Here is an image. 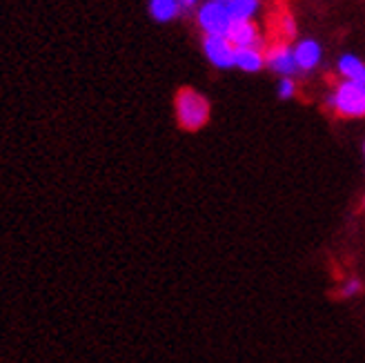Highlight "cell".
I'll return each instance as SVG.
<instances>
[{
  "instance_id": "1",
  "label": "cell",
  "mask_w": 365,
  "mask_h": 363,
  "mask_svg": "<svg viewBox=\"0 0 365 363\" xmlns=\"http://www.w3.org/2000/svg\"><path fill=\"white\" fill-rule=\"evenodd\" d=\"M176 107V121L182 130L187 132H196L200 127H205L210 121V101L198 94L192 87H182L176 94L174 101Z\"/></svg>"
},
{
  "instance_id": "2",
  "label": "cell",
  "mask_w": 365,
  "mask_h": 363,
  "mask_svg": "<svg viewBox=\"0 0 365 363\" xmlns=\"http://www.w3.org/2000/svg\"><path fill=\"white\" fill-rule=\"evenodd\" d=\"M327 107L343 118H363L365 116V85L341 81L334 92L327 96Z\"/></svg>"
},
{
  "instance_id": "3",
  "label": "cell",
  "mask_w": 365,
  "mask_h": 363,
  "mask_svg": "<svg viewBox=\"0 0 365 363\" xmlns=\"http://www.w3.org/2000/svg\"><path fill=\"white\" fill-rule=\"evenodd\" d=\"M196 21L205 36H227L234 23L227 5L221 0H205L196 11Z\"/></svg>"
},
{
  "instance_id": "4",
  "label": "cell",
  "mask_w": 365,
  "mask_h": 363,
  "mask_svg": "<svg viewBox=\"0 0 365 363\" xmlns=\"http://www.w3.org/2000/svg\"><path fill=\"white\" fill-rule=\"evenodd\" d=\"M265 67H269L279 76H294L299 71L294 61V47L287 45L285 41L269 45L265 51Z\"/></svg>"
},
{
  "instance_id": "5",
  "label": "cell",
  "mask_w": 365,
  "mask_h": 363,
  "mask_svg": "<svg viewBox=\"0 0 365 363\" xmlns=\"http://www.w3.org/2000/svg\"><path fill=\"white\" fill-rule=\"evenodd\" d=\"M203 51H205V58L214 67H218V69L234 67L236 49L227 41V36H205V39H203Z\"/></svg>"
},
{
  "instance_id": "6",
  "label": "cell",
  "mask_w": 365,
  "mask_h": 363,
  "mask_svg": "<svg viewBox=\"0 0 365 363\" xmlns=\"http://www.w3.org/2000/svg\"><path fill=\"white\" fill-rule=\"evenodd\" d=\"M227 41L234 49H261L263 34L254 21H234L227 31Z\"/></svg>"
},
{
  "instance_id": "7",
  "label": "cell",
  "mask_w": 365,
  "mask_h": 363,
  "mask_svg": "<svg viewBox=\"0 0 365 363\" xmlns=\"http://www.w3.org/2000/svg\"><path fill=\"white\" fill-rule=\"evenodd\" d=\"M294 61L299 71H314L323 61V49L317 41L305 39L294 45Z\"/></svg>"
},
{
  "instance_id": "8",
  "label": "cell",
  "mask_w": 365,
  "mask_h": 363,
  "mask_svg": "<svg viewBox=\"0 0 365 363\" xmlns=\"http://www.w3.org/2000/svg\"><path fill=\"white\" fill-rule=\"evenodd\" d=\"M336 69L343 76V81L365 85V63L361 58H356L354 53H343L336 63Z\"/></svg>"
},
{
  "instance_id": "9",
  "label": "cell",
  "mask_w": 365,
  "mask_h": 363,
  "mask_svg": "<svg viewBox=\"0 0 365 363\" xmlns=\"http://www.w3.org/2000/svg\"><path fill=\"white\" fill-rule=\"evenodd\" d=\"M234 67H239L241 71L254 74L265 67V51L263 49H236Z\"/></svg>"
},
{
  "instance_id": "10",
  "label": "cell",
  "mask_w": 365,
  "mask_h": 363,
  "mask_svg": "<svg viewBox=\"0 0 365 363\" xmlns=\"http://www.w3.org/2000/svg\"><path fill=\"white\" fill-rule=\"evenodd\" d=\"M182 11L180 0H150V14L158 23H170Z\"/></svg>"
},
{
  "instance_id": "11",
  "label": "cell",
  "mask_w": 365,
  "mask_h": 363,
  "mask_svg": "<svg viewBox=\"0 0 365 363\" xmlns=\"http://www.w3.org/2000/svg\"><path fill=\"white\" fill-rule=\"evenodd\" d=\"M227 9L232 21H254V16L261 9V0H230Z\"/></svg>"
},
{
  "instance_id": "12",
  "label": "cell",
  "mask_w": 365,
  "mask_h": 363,
  "mask_svg": "<svg viewBox=\"0 0 365 363\" xmlns=\"http://www.w3.org/2000/svg\"><path fill=\"white\" fill-rule=\"evenodd\" d=\"M277 31L281 39L287 43L289 39H294L297 36V23H294V18H292L289 14H283L279 21H277Z\"/></svg>"
},
{
  "instance_id": "13",
  "label": "cell",
  "mask_w": 365,
  "mask_h": 363,
  "mask_svg": "<svg viewBox=\"0 0 365 363\" xmlns=\"http://www.w3.org/2000/svg\"><path fill=\"white\" fill-rule=\"evenodd\" d=\"M277 94H279V98H283V101L294 98V94H297V83H294V76H281Z\"/></svg>"
},
{
  "instance_id": "14",
  "label": "cell",
  "mask_w": 365,
  "mask_h": 363,
  "mask_svg": "<svg viewBox=\"0 0 365 363\" xmlns=\"http://www.w3.org/2000/svg\"><path fill=\"white\" fill-rule=\"evenodd\" d=\"M361 290H363V285L359 279H348L341 285L339 292H341V297H356V295H361Z\"/></svg>"
},
{
  "instance_id": "15",
  "label": "cell",
  "mask_w": 365,
  "mask_h": 363,
  "mask_svg": "<svg viewBox=\"0 0 365 363\" xmlns=\"http://www.w3.org/2000/svg\"><path fill=\"white\" fill-rule=\"evenodd\" d=\"M180 5H182V9H190L196 5V0H180Z\"/></svg>"
},
{
  "instance_id": "16",
  "label": "cell",
  "mask_w": 365,
  "mask_h": 363,
  "mask_svg": "<svg viewBox=\"0 0 365 363\" xmlns=\"http://www.w3.org/2000/svg\"><path fill=\"white\" fill-rule=\"evenodd\" d=\"M221 3H225V5H227V3H230V0H221Z\"/></svg>"
},
{
  "instance_id": "17",
  "label": "cell",
  "mask_w": 365,
  "mask_h": 363,
  "mask_svg": "<svg viewBox=\"0 0 365 363\" xmlns=\"http://www.w3.org/2000/svg\"><path fill=\"white\" fill-rule=\"evenodd\" d=\"M363 205H365V198H363Z\"/></svg>"
},
{
  "instance_id": "18",
  "label": "cell",
  "mask_w": 365,
  "mask_h": 363,
  "mask_svg": "<svg viewBox=\"0 0 365 363\" xmlns=\"http://www.w3.org/2000/svg\"><path fill=\"white\" fill-rule=\"evenodd\" d=\"M363 152H365V145H363Z\"/></svg>"
}]
</instances>
